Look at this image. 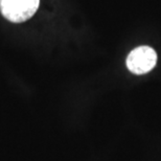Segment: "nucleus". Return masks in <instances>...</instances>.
I'll list each match as a JSON object with an SVG mask.
<instances>
[{
  "instance_id": "f257e3e1",
  "label": "nucleus",
  "mask_w": 161,
  "mask_h": 161,
  "mask_svg": "<svg viewBox=\"0 0 161 161\" xmlns=\"http://www.w3.org/2000/svg\"><path fill=\"white\" fill-rule=\"evenodd\" d=\"M40 0H0V12L13 23H21L34 16Z\"/></svg>"
},
{
  "instance_id": "f03ea898",
  "label": "nucleus",
  "mask_w": 161,
  "mask_h": 161,
  "mask_svg": "<svg viewBox=\"0 0 161 161\" xmlns=\"http://www.w3.org/2000/svg\"><path fill=\"white\" fill-rule=\"evenodd\" d=\"M156 51L150 46H140L133 49L127 58V67L134 75H144L155 67Z\"/></svg>"
}]
</instances>
